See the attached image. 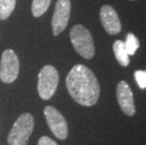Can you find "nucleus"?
<instances>
[{
    "label": "nucleus",
    "mask_w": 146,
    "mask_h": 145,
    "mask_svg": "<svg viewBox=\"0 0 146 145\" xmlns=\"http://www.w3.org/2000/svg\"><path fill=\"white\" fill-rule=\"evenodd\" d=\"M66 87L72 98L84 107L97 103L100 85L94 72L82 64L74 65L66 77Z\"/></svg>",
    "instance_id": "1"
},
{
    "label": "nucleus",
    "mask_w": 146,
    "mask_h": 145,
    "mask_svg": "<svg viewBox=\"0 0 146 145\" xmlns=\"http://www.w3.org/2000/svg\"><path fill=\"white\" fill-rule=\"evenodd\" d=\"M70 39L74 50L82 58L91 60L95 53V47L92 34L82 24H76L70 31Z\"/></svg>",
    "instance_id": "2"
},
{
    "label": "nucleus",
    "mask_w": 146,
    "mask_h": 145,
    "mask_svg": "<svg viewBox=\"0 0 146 145\" xmlns=\"http://www.w3.org/2000/svg\"><path fill=\"white\" fill-rule=\"evenodd\" d=\"M34 127V118L31 114L24 113L12 125L9 134L8 141L10 145H27Z\"/></svg>",
    "instance_id": "3"
},
{
    "label": "nucleus",
    "mask_w": 146,
    "mask_h": 145,
    "mask_svg": "<svg viewBox=\"0 0 146 145\" xmlns=\"http://www.w3.org/2000/svg\"><path fill=\"white\" fill-rule=\"evenodd\" d=\"M58 73L52 65H46L40 71L38 76V92L43 100H48L54 95L58 84Z\"/></svg>",
    "instance_id": "4"
},
{
    "label": "nucleus",
    "mask_w": 146,
    "mask_h": 145,
    "mask_svg": "<svg viewBox=\"0 0 146 145\" xmlns=\"http://www.w3.org/2000/svg\"><path fill=\"white\" fill-rule=\"evenodd\" d=\"M20 62L15 52L7 49L3 52L0 62V79L4 83L14 82L19 75Z\"/></svg>",
    "instance_id": "5"
},
{
    "label": "nucleus",
    "mask_w": 146,
    "mask_h": 145,
    "mask_svg": "<svg viewBox=\"0 0 146 145\" xmlns=\"http://www.w3.org/2000/svg\"><path fill=\"white\" fill-rule=\"evenodd\" d=\"M43 113L52 133L60 140H65L68 136V125L62 114L51 106L46 107Z\"/></svg>",
    "instance_id": "6"
},
{
    "label": "nucleus",
    "mask_w": 146,
    "mask_h": 145,
    "mask_svg": "<svg viewBox=\"0 0 146 145\" xmlns=\"http://www.w3.org/2000/svg\"><path fill=\"white\" fill-rule=\"evenodd\" d=\"M71 1L70 0H58L55 6L52 18V29L55 36L58 35L66 28L70 19Z\"/></svg>",
    "instance_id": "7"
},
{
    "label": "nucleus",
    "mask_w": 146,
    "mask_h": 145,
    "mask_svg": "<svg viewBox=\"0 0 146 145\" xmlns=\"http://www.w3.org/2000/svg\"><path fill=\"white\" fill-rule=\"evenodd\" d=\"M117 100L122 111L127 116H134L136 113L135 102L133 92L125 81H120L116 89Z\"/></svg>",
    "instance_id": "8"
},
{
    "label": "nucleus",
    "mask_w": 146,
    "mask_h": 145,
    "mask_svg": "<svg viewBox=\"0 0 146 145\" xmlns=\"http://www.w3.org/2000/svg\"><path fill=\"white\" fill-rule=\"evenodd\" d=\"M102 26L110 35H116L122 29V24L116 11L110 5H104L100 11Z\"/></svg>",
    "instance_id": "9"
},
{
    "label": "nucleus",
    "mask_w": 146,
    "mask_h": 145,
    "mask_svg": "<svg viewBox=\"0 0 146 145\" xmlns=\"http://www.w3.org/2000/svg\"><path fill=\"white\" fill-rule=\"evenodd\" d=\"M113 52L115 58H116L117 61L121 66L126 67L129 65V55L127 53L125 42L121 41V40H117L113 44Z\"/></svg>",
    "instance_id": "10"
},
{
    "label": "nucleus",
    "mask_w": 146,
    "mask_h": 145,
    "mask_svg": "<svg viewBox=\"0 0 146 145\" xmlns=\"http://www.w3.org/2000/svg\"><path fill=\"white\" fill-rule=\"evenodd\" d=\"M51 0H33L31 5L32 14L35 17H40L44 14L50 6Z\"/></svg>",
    "instance_id": "11"
},
{
    "label": "nucleus",
    "mask_w": 146,
    "mask_h": 145,
    "mask_svg": "<svg viewBox=\"0 0 146 145\" xmlns=\"http://www.w3.org/2000/svg\"><path fill=\"white\" fill-rule=\"evenodd\" d=\"M16 0H0V19L6 20L14 11Z\"/></svg>",
    "instance_id": "12"
},
{
    "label": "nucleus",
    "mask_w": 146,
    "mask_h": 145,
    "mask_svg": "<svg viewBox=\"0 0 146 145\" xmlns=\"http://www.w3.org/2000/svg\"><path fill=\"white\" fill-rule=\"evenodd\" d=\"M125 44L128 55L133 56L139 47V41L133 33H128L126 36V41L125 42Z\"/></svg>",
    "instance_id": "13"
},
{
    "label": "nucleus",
    "mask_w": 146,
    "mask_h": 145,
    "mask_svg": "<svg viewBox=\"0 0 146 145\" xmlns=\"http://www.w3.org/2000/svg\"><path fill=\"white\" fill-rule=\"evenodd\" d=\"M134 75H135V79L137 83H138L139 87L141 89H146V71L138 70L135 72Z\"/></svg>",
    "instance_id": "14"
},
{
    "label": "nucleus",
    "mask_w": 146,
    "mask_h": 145,
    "mask_svg": "<svg viewBox=\"0 0 146 145\" xmlns=\"http://www.w3.org/2000/svg\"><path fill=\"white\" fill-rule=\"evenodd\" d=\"M38 145H58L57 142H55L54 140L50 138L49 137H46V136H43L39 140Z\"/></svg>",
    "instance_id": "15"
},
{
    "label": "nucleus",
    "mask_w": 146,
    "mask_h": 145,
    "mask_svg": "<svg viewBox=\"0 0 146 145\" xmlns=\"http://www.w3.org/2000/svg\"><path fill=\"white\" fill-rule=\"evenodd\" d=\"M131 1H134V0H131Z\"/></svg>",
    "instance_id": "16"
}]
</instances>
